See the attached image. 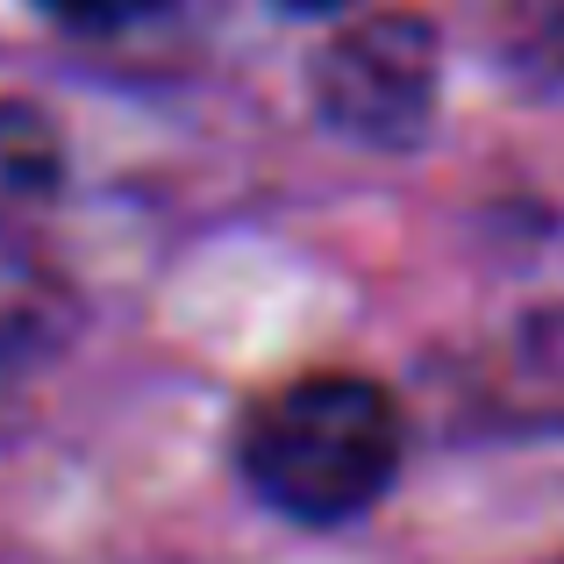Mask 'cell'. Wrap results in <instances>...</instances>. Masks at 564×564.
Returning <instances> with one entry per match:
<instances>
[{
    "instance_id": "6da1fadb",
    "label": "cell",
    "mask_w": 564,
    "mask_h": 564,
    "mask_svg": "<svg viewBox=\"0 0 564 564\" xmlns=\"http://www.w3.org/2000/svg\"><path fill=\"white\" fill-rule=\"evenodd\" d=\"M400 465V414L372 379H301L243 429V471L279 514L350 522Z\"/></svg>"
},
{
    "instance_id": "7a4b0ae2",
    "label": "cell",
    "mask_w": 564,
    "mask_h": 564,
    "mask_svg": "<svg viewBox=\"0 0 564 564\" xmlns=\"http://www.w3.org/2000/svg\"><path fill=\"white\" fill-rule=\"evenodd\" d=\"M315 108L329 129L408 151L436 115V36L414 14H372L315 57Z\"/></svg>"
},
{
    "instance_id": "3957f363",
    "label": "cell",
    "mask_w": 564,
    "mask_h": 564,
    "mask_svg": "<svg viewBox=\"0 0 564 564\" xmlns=\"http://www.w3.org/2000/svg\"><path fill=\"white\" fill-rule=\"evenodd\" d=\"M57 322H65V315H57L51 272H43L36 258H22V250L0 236V422H8L14 400L29 393L36 365L51 358Z\"/></svg>"
},
{
    "instance_id": "277c9868",
    "label": "cell",
    "mask_w": 564,
    "mask_h": 564,
    "mask_svg": "<svg viewBox=\"0 0 564 564\" xmlns=\"http://www.w3.org/2000/svg\"><path fill=\"white\" fill-rule=\"evenodd\" d=\"M57 193V129L22 100H0V236Z\"/></svg>"
},
{
    "instance_id": "5b68a950",
    "label": "cell",
    "mask_w": 564,
    "mask_h": 564,
    "mask_svg": "<svg viewBox=\"0 0 564 564\" xmlns=\"http://www.w3.org/2000/svg\"><path fill=\"white\" fill-rule=\"evenodd\" d=\"M36 8L57 14V22H72V29H115L137 8H151V0H36Z\"/></svg>"
},
{
    "instance_id": "8992f818",
    "label": "cell",
    "mask_w": 564,
    "mask_h": 564,
    "mask_svg": "<svg viewBox=\"0 0 564 564\" xmlns=\"http://www.w3.org/2000/svg\"><path fill=\"white\" fill-rule=\"evenodd\" d=\"M279 8H301V14H322V8H344V0H279Z\"/></svg>"
}]
</instances>
